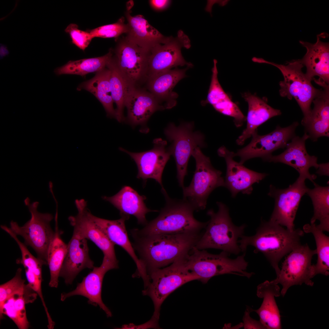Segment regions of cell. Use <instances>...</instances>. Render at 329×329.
<instances>
[{
  "label": "cell",
  "instance_id": "6da1fadb",
  "mask_svg": "<svg viewBox=\"0 0 329 329\" xmlns=\"http://www.w3.org/2000/svg\"><path fill=\"white\" fill-rule=\"evenodd\" d=\"M203 234L199 232L131 235L134 240L132 245L148 275L154 270L186 257Z\"/></svg>",
  "mask_w": 329,
  "mask_h": 329
},
{
  "label": "cell",
  "instance_id": "7a4b0ae2",
  "mask_svg": "<svg viewBox=\"0 0 329 329\" xmlns=\"http://www.w3.org/2000/svg\"><path fill=\"white\" fill-rule=\"evenodd\" d=\"M299 228L291 231L270 221L262 220L256 233L251 236L244 235L238 241L241 252H246L249 246L254 247V252L262 253L275 270L277 276L280 272L278 264L287 254L301 245L304 234Z\"/></svg>",
  "mask_w": 329,
  "mask_h": 329
},
{
  "label": "cell",
  "instance_id": "3957f363",
  "mask_svg": "<svg viewBox=\"0 0 329 329\" xmlns=\"http://www.w3.org/2000/svg\"><path fill=\"white\" fill-rule=\"evenodd\" d=\"M166 200L165 206L158 216L141 229L134 228L130 233L138 235L172 234L200 232L208 221L202 222L194 218L193 206L186 200L170 198L165 190L161 191Z\"/></svg>",
  "mask_w": 329,
  "mask_h": 329
},
{
  "label": "cell",
  "instance_id": "277c9868",
  "mask_svg": "<svg viewBox=\"0 0 329 329\" xmlns=\"http://www.w3.org/2000/svg\"><path fill=\"white\" fill-rule=\"evenodd\" d=\"M216 203L218 208L217 212L212 209L207 212L210 219L195 247L199 250L219 249L230 254L237 255L241 252L238 241L243 235L246 225H235L227 206L221 202L218 201Z\"/></svg>",
  "mask_w": 329,
  "mask_h": 329
},
{
  "label": "cell",
  "instance_id": "5b68a950",
  "mask_svg": "<svg viewBox=\"0 0 329 329\" xmlns=\"http://www.w3.org/2000/svg\"><path fill=\"white\" fill-rule=\"evenodd\" d=\"M229 254L223 251L218 254H211L195 246L185 258V266L204 284L219 275L232 274L249 278L254 274L246 271L248 262L245 258L246 252L233 259L229 257Z\"/></svg>",
  "mask_w": 329,
  "mask_h": 329
},
{
  "label": "cell",
  "instance_id": "8992f818",
  "mask_svg": "<svg viewBox=\"0 0 329 329\" xmlns=\"http://www.w3.org/2000/svg\"><path fill=\"white\" fill-rule=\"evenodd\" d=\"M196 167L189 185L183 188V199L194 207L196 211L204 210L211 193L216 188L225 186L222 172L212 165L210 158L205 155L199 147L193 151Z\"/></svg>",
  "mask_w": 329,
  "mask_h": 329
},
{
  "label": "cell",
  "instance_id": "52a82bcc",
  "mask_svg": "<svg viewBox=\"0 0 329 329\" xmlns=\"http://www.w3.org/2000/svg\"><path fill=\"white\" fill-rule=\"evenodd\" d=\"M185 258L168 266L154 270L148 274L150 283L142 292L143 295L150 297L153 302V315L159 318L161 306L172 292L188 282L199 280L186 268Z\"/></svg>",
  "mask_w": 329,
  "mask_h": 329
},
{
  "label": "cell",
  "instance_id": "ba28073f",
  "mask_svg": "<svg viewBox=\"0 0 329 329\" xmlns=\"http://www.w3.org/2000/svg\"><path fill=\"white\" fill-rule=\"evenodd\" d=\"M24 202L31 214L30 219L22 226L12 220L10 228L17 235L22 236L25 244L31 247L37 253V257L47 264V251L55 235V231L50 225L53 216L49 213L39 212L38 202L31 203L29 198L27 197Z\"/></svg>",
  "mask_w": 329,
  "mask_h": 329
},
{
  "label": "cell",
  "instance_id": "9c48e42d",
  "mask_svg": "<svg viewBox=\"0 0 329 329\" xmlns=\"http://www.w3.org/2000/svg\"><path fill=\"white\" fill-rule=\"evenodd\" d=\"M270 65L277 68L282 74L284 79L279 83L280 95L291 100L294 98L303 115L301 121L305 123L310 115L311 105L319 89L312 85L302 69L304 66L300 60H294L285 65L271 62Z\"/></svg>",
  "mask_w": 329,
  "mask_h": 329
},
{
  "label": "cell",
  "instance_id": "30bf717a",
  "mask_svg": "<svg viewBox=\"0 0 329 329\" xmlns=\"http://www.w3.org/2000/svg\"><path fill=\"white\" fill-rule=\"evenodd\" d=\"M164 133L171 143L169 147L176 164L178 183L183 188L189 158L196 148L205 146L204 136L200 132L194 130L193 122L183 123L178 126L171 123Z\"/></svg>",
  "mask_w": 329,
  "mask_h": 329
},
{
  "label": "cell",
  "instance_id": "8fae6325",
  "mask_svg": "<svg viewBox=\"0 0 329 329\" xmlns=\"http://www.w3.org/2000/svg\"><path fill=\"white\" fill-rule=\"evenodd\" d=\"M315 254L316 250L311 249L307 244H301L289 253L282 263L278 275L272 280L282 286L281 294L282 296L293 285L304 283L313 286L311 279L315 276L311 261Z\"/></svg>",
  "mask_w": 329,
  "mask_h": 329
},
{
  "label": "cell",
  "instance_id": "7c38bea8",
  "mask_svg": "<svg viewBox=\"0 0 329 329\" xmlns=\"http://www.w3.org/2000/svg\"><path fill=\"white\" fill-rule=\"evenodd\" d=\"M190 46L189 39L182 30L178 32L176 37H169L164 42L155 45L149 51L146 79L178 66L192 67V64L184 59L181 52L182 48H188Z\"/></svg>",
  "mask_w": 329,
  "mask_h": 329
},
{
  "label": "cell",
  "instance_id": "4fadbf2b",
  "mask_svg": "<svg viewBox=\"0 0 329 329\" xmlns=\"http://www.w3.org/2000/svg\"><path fill=\"white\" fill-rule=\"evenodd\" d=\"M305 180L299 177L295 182L285 189L270 186L268 195L274 198L275 204L269 221L285 227L291 231L295 229L294 221L296 212L301 198L308 189Z\"/></svg>",
  "mask_w": 329,
  "mask_h": 329
},
{
  "label": "cell",
  "instance_id": "5bb4252c",
  "mask_svg": "<svg viewBox=\"0 0 329 329\" xmlns=\"http://www.w3.org/2000/svg\"><path fill=\"white\" fill-rule=\"evenodd\" d=\"M114 52L113 57L119 69L129 84L136 87L140 82L146 79L149 51L125 36L118 40Z\"/></svg>",
  "mask_w": 329,
  "mask_h": 329
},
{
  "label": "cell",
  "instance_id": "9a60e30c",
  "mask_svg": "<svg viewBox=\"0 0 329 329\" xmlns=\"http://www.w3.org/2000/svg\"><path fill=\"white\" fill-rule=\"evenodd\" d=\"M299 125L295 122L285 127L278 126L274 131L264 135H258L256 131L252 135L249 144L234 153L235 157H239V163L243 164L256 157H260L264 161L275 150L286 147L288 141L295 136V131Z\"/></svg>",
  "mask_w": 329,
  "mask_h": 329
},
{
  "label": "cell",
  "instance_id": "2e32d148",
  "mask_svg": "<svg viewBox=\"0 0 329 329\" xmlns=\"http://www.w3.org/2000/svg\"><path fill=\"white\" fill-rule=\"evenodd\" d=\"M167 143L166 141L158 138L154 140L153 148L147 151L136 153L121 147L119 149L129 155L136 163L138 170L137 178L145 182L148 179H154L161 185V190H164L162 176L164 167L172 155Z\"/></svg>",
  "mask_w": 329,
  "mask_h": 329
},
{
  "label": "cell",
  "instance_id": "e0dca14e",
  "mask_svg": "<svg viewBox=\"0 0 329 329\" xmlns=\"http://www.w3.org/2000/svg\"><path fill=\"white\" fill-rule=\"evenodd\" d=\"M218 155L223 157L226 164V172L224 179L225 186L230 192L232 196L235 197L241 192L249 195L253 190V185L259 183L267 175L265 173L257 172L250 170L234 159V153L225 146L218 150Z\"/></svg>",
  "mask_w": 329,
  "mask_h": 329
},
{
  "label": "cell",
  "instance_id": "ac0fdd59",
  "mask_svg": "<svg viewBox=\"0 0 329 329\" xmlns=\"http://www.w3.org/2000/svg\"><path fill=\"white\" fill-rule=\"evenodd\" d=\"M125 107L127 109L128 123L133 127L141 126V131L143 132L148 131L147 122L154 112L173 107L159 100L149 91L134 87L129 91Z\"/></svg>",
  "mask_w": 329,
  "mask_h": 329
},
{
  "label": "cell",
  "instance_id": "d6986e66",
  "mask_svg": "<svg viewBox=\"0 0 329 329\" xmlns=\"http://www.w3.org/2000/svg\"><path fill=\"white\" fill-rule=\"evenodd\" d=\"M75 204L78 214L69 218L71 225L73 227V231L93 242L102 251L104 256L118 260L115 250V245L94 221L93 214L87 209V202L83 199H77Z\"/></svg>",
  "mask_w": 329,
  "mask_h": 329
},
{
  "label": "cell",
  "instance_id": "ffe728a7",
  "mask_svg": "<svg viewBox=\"0 0 329 329\" xmlns=\"http://www.w3.org/2000/svg\"><path fill=\"white\" fill-rule=\"evenodd\" d=\"M119 268L118 261L104 256L102 263L99 267H94L92 271L84 277L82 281L78 283L74 290L61 294V300L75 295H80L87 298L88 302L94 306H99L105 313L108 317L112 314L109 309L103 302L101 291L103 280L105 274L109 271Z\"/></svg>",
  "mask_w": 329,
  "mask_h": 329
},
{
  "label": "cell",
  "instance_id": "44dd1931",
  "mask_svg": "<svg viewBox=\"0 0 329 329\" xmlns=\"http://www.w3.org/2000/svg\"><path fill=\"white\" fill-rule=\"evenodd\" d=\"M308 139L309 136L306 133L301 137L294 136L291 141L288 143L283 152L277 155H272L264 161L281 163L290 166L298 171L299 177L309 179L313 183L317 176L310 174L309 170L313 167L318 169L319 164L317 163V157L310 156L307 152L305 143Z\"/></svg>",
  "mask_w": 329,
  "mask_h": 329
},
{
  "label": "cell",
  "instance_id": "7402d4cb",
  "mask_svg": "<svg viewBox=\"0 0 329 329\" xmlns=\"http://www.w3.org/2000/svg\"><path fill=\"white\" fill-rule=\"evenodd\" d=\"M89 250L87 239L73 231L67 244L66 254L59 274V277L64 279L66 284H72L83 269L94 268V262L90 257Z\"/></svg>",
  "mask_w": 329,
  "mask_h": 329
},
{
  "label": "cell",
  "instance_id": "603a6c76",
  "mask_svg": "<svg viewBox=\"0 0 329 329\" xmlns=\"http://www.w3.org/2000/svg\"><path fill=\"white\" fill-rule=\"evenodd\" d=\"M313 80L321 88L313 101L314 107L308 119L302 125L309 138L316 141L320 137L329 136V84L319 79Z\"/></svg>",
  "mask_w": 329,
  "mask_h": 329
},
{
  "label": "cell",
  "instance_id": "cb8c5ba5",
  "mask_svg": "<svg viewBox=\"0 0 329 329\" xmlns=\"http://www.w3.org/2000/svg\"><path fill=\"white\" fill-rule=\"evenodd\" d=\"M121 217L117 220H109L92 215L95 222L109 239L115 245L121 247L133 259L137 267L133 277H141L142 279H145L148 277L147 273L136 254L129 240L126 228L125 221L129 218L125 216Z\"/></svg>",
  "mask_w": 329,
  "mask_h": 329
},
{
  "label": "cell",
  "instance_id": "d4e9b609",
  "mask_svg": "<svg viewBox=\"0 0 329 329\" xmlns=\"http://www.w3.org/2000/svg\"><path fill=\"white\" fill-rule=\"evenodd\" d=\"M317 36V42L314 44L299 41L306 49V54L300 61L306 67L305 75L310 80L314 76L329 84V43L320 40V35Z\"/></svg>",
  "mask_w": 329,
  "mask_h": 329
},
{
  "label": "cell",
  "instance_id": "484cf974",
  "mask_svg": "<svg viewBox=\"0 0 329 329\" xmlns=\"http://www.w3.org/2000/svg\"><path fill=\"white\" fill-rule=\"evenodd\" d=\"M103 199L109 202L119 210L121 216L129 218L134 216L139 224L144 226L147 223L146 214L151 212H157L147 207L144 201L146 197L140 195L129 186H125L116 194L111 196H104Z\"/></svg>",
  "mask_w": 329,
  "mask_h": 329
},
{
  "label": "cell",
  "instance_id": "4316f807",
  "mask_svg": "<svg viewBox=\"0 0 329 329\" xmlns=\"http://www.w3.org/2000/svg\"><path fill=\"white\" fill-rule=\"evenodd\" d=\"M213 62L211 80L207 97L205 100L201 102V104L203 105L210 104L217 111L232 117L235 126L238 128L240 127L246 121V117L221 86L218 77L217 61L214 59Z\"/></svg>",
  "mask_w": 329,
  "mask_h": 329
},
{
  "label": "cell",
  "instance_id": "83f0119b",
  "mask_svg": "<svg viewBox=\"0 0 329 329\" xmlns=\"http://www.w3.org/2000/svg\"><path fill=\"white\" fill-rule=\"evenodd\" d=\"M242 96L248 104V109L246 117V127L236 141L239 145H243L247 139L257 131V128L260 125L281 114L280 110L269 105L267 99L261 98L249 92L244 93Z\"/></svg>",
  "mask_w": 329,
  "mask_h": 329
},
{
  "label": "cell",
  "instance_id": "f1b7e54d",
  "mask_svg": "<svg viewBox=\"0 0 329 329\" xmlns=\"http://www.w3.org/2000/svg\"><path fill=\"white\" fill-rule=\"evenodd\" d=\"M127 10L125 13L128 27L125 37L129 41L150 51L158 44L165 41L168 37L163 35L150 25L142 15L133 16Z\"/></svg>",
  "mask_w": 329,
  "mask_h": 329
},
{
  "label": "cell",
  "instance_id": "f546056e",
  "mask_svg": "<svg viewBox=\"0 0 329 329\" xmlns=\"http://www.w3.org/2000/svg\"><path fill=\"white\" fill-rule=\"evenodd\" d=\"M272 280L266 281L257 287L256 295L263 299L260 307L253 310L260 317V320L266 329L281 328L280 312L275 297L281 295L279 286Z\"/></svg>",
  "mask_w": 329,
  "mask_h": 329
},
{
  "label": "cell",
  "instance_id": "4dcf8cb0",
  "mask_svg": "<svg viewBox=\"0 0 329 329\" xmlns=\"http://www.w3.org/2000/svg\"><path fill=\"white\" fill-rule=\"evenodd\" d=\"M188 68L172 69L148 78L147 80L149 91L159 100L175 106L178 95L173 90L181 80L186 77Z\"/></svg>",
  "mask_w": 329,
  "mask_h": 329
},
{
  "label": "cell",
  "instance_id": "1f68e13d",
  "mask_svg": "<svg viewBox=\"0 0 329 329\" xmlns=\"http://www.w3.org/2000/svg\"><path fill=\"white\" fill-rule=\"evenodd\" d=\"M110 74V70L106 66L96 73L91 79L81 83L77 89L78 90H85L92 94L103 105L107 116L115 119L116 111L113 106Z\"/></svg>",
  "mask_w": 329,
  "mask_h": 329
},
{
  "label": "cell",
  "instance_id": "d6a6232c",
  "mask_svg": "<svg viewBox=\"0 0 329 329\" xmlns=\"http://www.w3.org/2000/svg\"><path fill=\"white\" fill-rule=\"evenodd\" d=\"M37 294L29 287L24 292L16 293L9 298L5 302L0 311V319H3L5 315L10 318L19 329H27L30 323L27 319L26 305L33 302Z\"/></svg>",
  "mask_w": 329,
  "mask_h": 329
},
{
  "label": "cell",
  "instance_id": "836d02e7",
  "mask_svg": "<svg viewBox=\"0 0 329 329\" xmlns=\"http://www.w3.org/2000/svg\"><path fill=\"white\" fill-rule=\"evenodd\" d=\"M55 221V235L48 249L47 262L50 275L49 285L57 288L60 270L67 253V244L61 238V232L58 227V213L56 214Z\"/></svg>",
  "mask_w": 329,
  "mask_h": 329
},
{
  "label": "cell",
  "instance_id": "e575fe53",
  "mask_svg": "<svg viewBox=\"0 0 329 329\" xmlns=\"http://www.w3.org/2000/svg\"><path fill=\"white\" fill-rule=\"evenodd\" d=\"M106 66L110 71L109 82L112 97L116 105L115 119L119 122L124 119L123 111L128 93L133 87L128 83L118 68L113 56Z\"/></svg>",
  "mask_w": 329,
  "mask_h": 329
},
{
  "label": "cell",
  "instance_id": "d590c367",
  "mask_svg": "<svg viewBox=\"0 0 329 329\" xmlns=\"http://www.w3.org/2000/svg\"><path fill=\"white\" fill-rule=\"evenodd\" d=\"M113 52L111 49L102 56L69 61L63 66L56 68L54 72L57 76L72 74L82 76L90 73H97L106 67L113 56Z\"/></svg>",
  "mask_w": 329,
  "mask_h": 329
},
{
  "label": "cell",
  "instance_id": "8d00e7d4",
  "mask_svg": "<svg viewBox=\"0 0 329 329\" xmlns=\"http://www.w3.org/2000/svg\"><path fill=\"white\" fill-rule=\"evenodd\" d=\"M20 264L24 267L28 286L40 297L44 307L48 319V325L51 326L55 323L48 312L43 297L41 288L42 268L45 265L44 261L35 257L31 253L27 254L21 259Z\"/></svg>",
  "mask_w": 329,
  "mask_h": 329
},
{
  "label": "cell",
  "instance_id": "74e56055",
  "mask_svg": "<svg viewBox=\"0 0 329 329\" xmlns=\"http://www.w3.org/2000/svg\"><path fill=\"white\" fill-rule=\"evenodd\" d=\"M314 187L308 189L306 193L311 198L313 206V214L311 223L320 221L317 227L323 231H329V187L322 186L313 183Z\"/></svg>",
  "mask_w": 329,
  "mask_h": 329
},
{
  "label": "cell",
  "instance_id": "f35d334b",
  "mask_svg": "<svg viewBox=\"0 0 329 329\" xmlns=\"http://www.w3.org/2000/svg\"><path fill=\"white\" fill-rule=\"evenodd\" d=\"M304 232L312 233L315 239L317 256V262L314 265V275L319 274L328 276L329 274V237L315 223L305 225Z\"/></svg>",
  "mask_w": 329,
  "mask_h": 329
},
{
  "label": "cell",
  "instance_id": "ab89813d",
  "mask_svg": "<svg viewBox=\"0 0 329 329\" xmlns=\"http://www.w3.org/2000/svg\"><path fill=\"white\" fill-rule=\"evenodd\" d=\"M21 268L17 270L15 276L9 281L0 285V311L5 301L13 295L24 292L28 288L27 284L22 278Z\"/></svg>",
  "mask_w": 329,
  "mask_h": 329
},
{
  "label": "cell",
  "instance_id": "60d3db41",
  "mask_svg": "<svg viewBox=\"0 0 329 329\" xmlns=\"http://www.w3.org/2000/svg\"><path fill=\"white\" fill-rule=\"evenodd\" d=\"M125 21L124 18L122 17L115 23L103 25L87 31L93 38H115L117 39L122 34H126L127 32L128 26L125 23Z\"/></svg>",
  "mask_w": 329,
  "mask_h": 329
},
{
  "label": "cell",
  "instance_id": "b9f144b4",
  "mask_svg": "<svg viewBox=\"0 0 329 329\" xmlns=\"http://www.w3.org/2000/svg\"><path fill=\"white\" fill-rule=\"evenodd\" d=\"M65 31L70 36L72 43L83 51L88 47L93 38L89 32L79 29L78 25L75 23L69 24Z\"/></svg>",
  "mask_w": 329,
  "mask_h": 329
},
{
  "label": "cell",
  "instance_id": "7bdbcfd3",
  "mask_svg": "<svg viewBox=\"0 0 329 329\" xmlns=\"http://www.w3.org/2000/svg\"><path fill=\"white\" fill-rule=\"evenodd\" d=\"M253 311V309L247 306L243 318V327L244 329H266L265 327L260 320L258 321L252 318L250 316V313Z\"/></svg>",
  "mask_w": 329,
  "mask_h": 329
},
{
  "label": "cell",
  "instance_id": "ee69618b",
  "mask_svg": "<svg viewBox=\"0 0 329 329\" xmlns=\"http://www.w3.org/2000/svg\"><path fill=\"white\" fill-rule=\"evenodd\" d=\"M159 318L152 316L151 318L148 321L140 325H136L133 323L122 326L121 329H147L160 328L158 321Z\"/></svg>",
  "mask_w": 329,
  "mask_h": 329
},
{
  "label": "cell",
  "instance_id": "f6af8a7d",
  "mask_svg": "<svg viewBox=\"0 0 329 329\" xmlns=\"http://www.w3.org/2000/svg\"><path fill=\"white\" fill-rule=\"evenodd\" d=\"M150 6L155 10L161 11L166 8L169 5L171 1L166 0H151L149 1Z\"/></svg>",
  "mask_w": 329,
  "mask_h": 329
},
{
  "label": "cell",
  "instance_id": "bcb514c9",
  "mask_svg": "<svg viewBox=\"0 0 329 329\" xmlns=\"http://www.w3.org/2000/svg\"><path fill=\"white\" fill-rule=\"evenodd\" d=\"M329 163H322L319 164L318 170L317 171V173L320 175H328L329 170L328 166Z\"/></svg>",
  "mask_w": 329,
  "mask_h": 329
},
{
  "label": "cell",
  "instance_id": "7dc6e473",
  "mask_svg": "<svg viewBox=\"0 0 329 329\" xmlns=\"http://www.w3.org/2000/svg\"><path fill=\"white\" fill-rule=\"evenodd\" d=\"M252 60L254 62L259 63H266L269 64L270 63V62L266 60L263 58L255 57H253L252 58Z\"/></svg>",
  "mask_w": 329,
  "mask_h": 329
}]
</instances>
